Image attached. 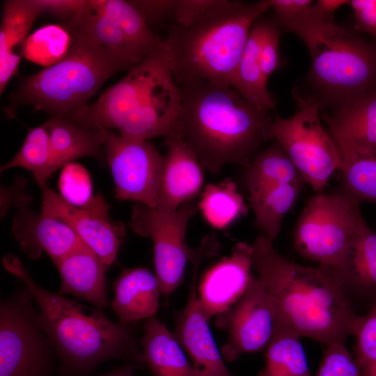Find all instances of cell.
Wrapping results in <instances>:
<instances>
[{"label": "cell", "mask_w": 376, "mask_h": 376, "mask_svg": "<svg viewBox=\"0 0 376 376\" xmlns=\"http://www.w3.org/2000/svg\"><path fill=\"white\" fill-rule=\"evenodd\" d=\"M253 268L272 300L279 330L320 343H345L363 316L346 295L335 269L305 266L282 256L260 235L251 244Z\"/></svg>", "instance_id": "1"}, {"label": "cell", "mask_w": 376, "mask_h": 376, "mask_svg": "<svg viewBox=\"0 0 376 376\" xmlns=\"http://www.w3.org/2000/svg\"><path fill=\"white\" fill-rule=\"evenodd\" d=\"M179 86L181 109L171 136L182 139L213 174L228 164L247 168L268 140L269 110L230 85L192 80Z\"/></svg>", "instance_id": "2"}, {"label": "cell", "mask_w": 376, "mask_h": 376, "mask_svg": "<svg viewBox=\"0 0 376 376\" xmlns=\"http://www.w3.org/2000/svg\"><path fill=\"white\" fill-rule=\"evenodd\" d=\"M4 268L19 279L38 305V324L51 341L66 376H87L113 359L142 363L130 324L116 322L101 311L90 309L47 290L31 276L21 260L8 254Z\"/></svg>", "instance_id": "3"}, {"label": "cell", "mask_w": 376, "mask_h": 376, "mask_svg": "<svg viewBox=\"0 0 376 376\" xmlns=\"http://www.w3.org/2000/svg\"><path fill=\"white\" fill-rule=\"evenodd\" d=\"M180 109V86L164 47L67 119L83 127L116 130L125 138L148 141L171 136Z\"/></svg>", "instance_id": "4"}, {"label": "cell", "mask_w": 376, "mask_h": 376, "mask_svg": "<svg viewBox=\"0 0 376 376\" xmlns=\"http://www.w3.org/2000/svg\"><path fill=\"white\" fill-rule=\"evenodd\" d=\"M269 8V0H220L194 22L173 24L164 41L177 84L202 80L231 86L251 27Z\"/></svg>", "instance_id": "5"}, {"label": "cell", "mask_w": 376, "mask_h": 376, "mask_svg": "<svg viewBox=\"0 0 376 376\" xmlns=\"http://www.w3.org/2000/svg\"><path fill=\"white\" fill-rule=\"evenodd\" d=\"M297 36L311 56L305 86L295 89L306 88L294 95L298 103L333 110L376 91V43L336 24L333 17L311 22Z\"/></svg>", "instance_id": "6"}, {"label": "cell", "mask_w": 376, "mask_h": 376, "mask_svg": "<svg viewBox=\"0 0 376 376\" xmlns=\"http://www.w3.org/2000/svg\"><path fill=\"white\" fill-rule=\"evenodd\" d=\"M70 31L89 45L118 72L130 71L164 48V40L153 33L133 3L89 0Z\"/></svg>", "instance_id": "7"}, {"label": "cell", "mask_w": 376, "mask_h": 376, "mask_svg": "<svg viewBox=\"0 0 376 376\" xmlns=\"http://www.w3.org/2000/svg\"><path fill=\"white\" fill-rule=\"evenodd\" d=\"M72 37L71 48L63 60L22 81L15 95L19 103L67 118L118 72L82 39Z\"/></svg>", "instance_id": "8"}, {"label": "cell", "mask_w": 376, "mask_h": 376, "mask_svg": "<svg viewBox=\"0 0 376 376\" xmlns=\"http://www.w3.org/2000/svg\"><path fill=\"white\" fill-rule=\"evenodd\" d=\"M366 224L359 204L344 193L318 192L310 198L297 219L293 246L304 258L336 270Z\"/></svg>", "instance_id": "9"}, {"label": "cell", "mask_w": 376, "mask_h": 376, "mask_svg": "<svg viewBox=\"0 0 376 376\" xmlns=\"http://www.w3.org/2000/svg\"><path fill=\"white\" fill-rule=\"evenodd\" d=\"M288 118L275 116L267 130V139H274L297 169L304 182L322 192L332 174L340 170L342 158L330 134L321 123L320 108L299 103Z\"/></svg>", "instance_id": "10"}, {"label": "cell", "mask_w": 376, "mask_h": 376, "mask_svg": "<svg viewBox=\"0 0 376 376\" xmlns=\"http://www.w3.org/2000/svg\"><path fill=\"white\" fill-rule=\"evenodd\" d=\"M245 181L257 228L274 240L295 205L303 180L290 158L275 142L258 151L246 168Z\"/></svg>", "instance_id": "11"}, {"label": "cell", "mask_w": 376, "mask_h": 376, "mask_svg": "<svg viewBox=\"0 0 376 376\" xmlns=\"http://www.w3.org/2000/svg\"><path fill=\"white\" fill-rule=\"evenodd\" d=\"M25 288L1 302L0 376H51L55 350Z\"/></svg>", "instance_id": "12"}, {"label": "cell", "mask_w": 376, "mask_h": 376, "mask_svg": "<svg viewBox=\"0 0 376 376\" xmlns=\"http://www.w3.org/2000/svg\"><path fill=\"white\" fill-rule=\"evenodd\" d=\"M197 206L189 201L173 212H164L142 203L133 206L130 227L153 243L155 275L162 295H169L182 283L187 263L197 255L199 246L189 247L186 231Z\"/></svg>", "instance_id": "13"}, {"label": "cell", "mask_w": 376, "mask_h": 376, "mask_svg": "<svg viewBox=\"0 0 376 376\" xmlns=\"http://www.w3.org/2000/svg\"><path fill=\"white\" fill-rule=\"evenodd\" d=\"M103 148L111 169L115 196L156 207L164 157L148 141H135L104 130Z\"/></svg>", "instance_id": "14"}, {"label": "cell", "mask_w": 376, "mask_h": 376, "mask_svg": "<svg viewBox=\"0 0 376 376\" xmlns=\"http://www.w3.org/2000/svg\"><path fill=\"white\" fill-rule=\"evenodd\" d=\"M217 317V325L228 331V340L221 350L228 361L266 347L279 330L272 300L258 276H253L240 299Z\"/></svg>", "instance_id": "15"}, {"label": "cell", "mask_w": 376, "mask_h": 376, "mask_svg": "<svg viewBox=\"0 0 376 376\" xmlns=\"http://www.w3.org/2000/svg\"><path fill=\"white\" fill-rule=\"evenodd\" d=\"M41 212L67 224L107 268L115 262L125 230L121 223L110 218L109 205L100 195L89 207H79L45 186Z\"/></svg>", "instance_id": "16"}, {"label": "cell", "mask_w": 376, "mask_h": 376, "mask_svg": "<svg viewBox=\"0 0 376 376\" xmlns=\"http://www.w3.org/2000/svg\"><path fill=\"white\" fill-rule=\"evenodd\" d=\"M216 253L217 249L212 244L203 242L191 262L192 273L188 299L176 319L174 336L190 356L196 368L210 376H234L227 368L217 346L198 295L199 267L205 258Z\"/></svg>", "instance_id": "17"}, {"label": "cell", "mask_w": 376, "mask_h": 376, "mask_svg": "<svg viewBox=\"0 0 376 376\" xmlns=\"http://www.w3.org/2000/svg\"><path fill=\"white\" fill-rule=\"evenodd\" d=\"M251 244L237 243L231 253L214 265L199 285L198 297L206 318L219 315L242 296L253 276Z\"/></svg>", "instance_id": "18"}, {"label": "cell", "mask_w": 376, "mask_h": 376, "mask_svg": "<svg viewBox=\"0 0 376 376\" xmlns=\"http://www.w3.org/2000/svg\"><path fill=\"white\" fill-rule=\"evenodd\" d=\"M320 116L329 127L342 162L376 150V91Z\"/></svg>", "instance_id": "19"}, {"label": "cell", "mask_w": 376, "mask_h": 376, "mask_svg": "<svg viewBox=\"0 0 376 376\" xmlns=\"http://www.w3.org/2000/svg\"><path fill=\"white\" fill-rule=\"evenodd\" d=\"M167 152L156 207L173 212L191 201L204 182L202 166L185 141L175 136L165 138Z\"/></svg>", "instance_id": "20"}, {"label": "cell", "mask_w": 376, "mask_h": 376, "mask_svg": "<svg viewBox=\"0 0 376 376\" xmlns=\"http://www.w3.org/2000/svg\"><path fill=\"white\" fill-rule=\"evenodd\" d=\"M13 233L30 258L36 259L45 252L53 263L84 244L63 221L24 208L15 220Z\"/></svg>", "instance_id": "21"}, {"label": "cell", "mask_w": 376, "mask_h": 376, "mask_svg": "<svg viewBox=\"0 0 376 376\" xmlns=\"http://www.w3.org/2000/svg\"><path fill=\"white\" fill-rule=\"evenodd\" d=\"M54 264L61 277L58 294L72 295L90 303L98 311L107 307V267L85 244Z\"/></svg>", "instance_id": "22"}, {"label": "cell", "mask_w": 376, "mask_h": 376, "mask_svg": "<svg viewBox=\"0 0 376 376\" xmlns=\"http://www.w3.org/2000/svg\"><path fill=\"white\" fill-rule=\"evenodd\" d=\"M110 305L120 322L125 324L154 317L162 293L155 274L148 268H123L113 283Z\"/></svg>", "instance_id": "23"}, {"label": "cell", "mask_w": 376, "mask_h": 376, "mask_svg": "<svg viewBox=\"0 0 376 376\" xmlns=\"http://www.w3.org/2000/svg\"><path fill=\"white\" fill-rule=\"evenodd\" d=\"M42 8L39 0H9L3 4L0 27V93L24 56L30 29Z\"/></svg>", "instance_id": "24"}, {"label": "cell", "mask_w": 376, "mask_h": 376, "mask_svg": "<svg viewBox=\"0 0 376 376\" xmlns=\"http://www.w3.org/2000/svg\"><path fill=\"white\" fill-rule=\"evenodd\" d=\"M140 345L141 362L153 376H210L191 364L174 334L155 317L146 320Z\"/></svg>", "instance_id": "25"}, {"label": "cell", "mask_w": 376, "mask_h": 376, "mask_svg": "<svg viewBox=\"0 0 376 376\" xmlns=\"http://www.w3.org/2000/svg\"><path fill=\"white\" fill-rule=\"evenodd\" d=\"M335 271L350 300L352 297L376 303V232L368 224L355 236Z\"/></svg>", "instance_id": "26"}, {"label": "cell", "mask_w": 376, "mask_h": 376, "mask_svg": "<svg viewBox=\"0 0 376 376\" xmlns=\"http://www.w3.org/2000/svg\"><path fill=\"white\" fill-rule=\"evenodd\" d=\"M43 124L59 169L81 157L104 159V130L83 127L58 116H52Z\"/></svg>", "instance_id": "27"}, {"label": "cell", "mask_w": 376, "mask_h": 376, "mask_svg": "<svg viewBox=\"0 0 376 376\" xmlns=\"http://www.w3.org/2000/svg\"><path fill=\"white\" fill-rule=\"evenodd\" d=\"M263 17L253 24L238 63L231 86L250 102L267 110L274 109L276 101L267 90V81L260 63V47Z\"/></svg>", "instance_id": "28"}, {"label": "cell", "mask_w": 376, "mask_h": 376, "mask_svg": "<svg viewBox=\"0 0 376 376\" xmlns=\"http://www.w3.org/2000/svg\"><path fill=\"white\" fill-rule=\"evenodd\" d=\"M17 167L30 171L42 189L47 186L48 179L59 169L44 124L29 131L19 151L1 166L0 171L3 172Z\"/></svg>", "instance_id": "29"}, {"label": "cell", "mask_w": 376, "mask_h": 376, "mask_svg": "<svg viewBox=\"0 0 376 376\" xmlns=\"http://www.w3.org/2000/svg\"><path fill=\"white\" fill-rule=\"evenodd\" d=\"M300 336L279 330L266 347L265 361L259 376H310Z\"/></svg>", "instance_id": "30"}, {"label": "cell", "mask_w": 376, "mask_h": 376, "mask_svg": "<svg viewBox=\"0 0 376 376\" xmlns=\"http://www.w3.org/2000/svg\"><path fill=\"white\" fill-rule=\"evenodd\" d=\"M198 208L205 221L217 229L226 228L248 211L236 185L228 179L218 184L207 185Z\"/></svg>", "instance_id": "31"}, {"label": "cell", "mask_w": 376, "mask_h": 376, "mask_svg": "<svg viewBox=\"0 0 376 376\" xmlns=\"http://www.w3.org/2000/svg\"><path fill=\"white\" fill-rule=\"evenodd\" d=\"M340 191L357 203L376 205V150L342 162Z\"/></svg>", "instance_id": "32"}, {"label": "cell", "mask_w": 376, "mask_h": 376, "mask_svg": "<svg viewBox=\"0 0 376 376\" xmlns=\"http://www.w3.org/2000/svg\"><path fill=\"white\" fill-rule=\"evenodd\" d=\"M72 43L70 31L60 25L46 24L29 36L24 57L40 65L50 67L68 55Z\"/></svg>", "instance_id": "33"}, {"label": "cell", "mask_w": 376, "mask_h": 376, "mask_svg": "<svg viewBox=\"0 0 376 376\" xmlns=\"http://www.w3.org/2000/svg\"><path fill=\"white\" fill-rule=\"evenodd\" d=\"M58 187L61 196L75 207H89L98 196L93 194L88 171L78 163L71 162L63 166L58 180Z\"/></svg>", "instance_id": "34"}, {"label": "cell", "mask_w": 376, "mask_h": 376, "mask_svg": "<svg viewBox=\"0 0 376 376\" xmlns=\"http://www.w3.org/2000/svg\"><path fill=\"white\" fill-rule=\"evenodd\" d=\"M354 336L356 343L354 358L362 375L376 366V303L363 316Z\"/></svg>", "instance_id": "35"}, {"label": "cell", "mask_w": 376, "mask_h": 376, "mask_svg": "<svg viewBox=\"0 0 376 376\" xmlns=\"http://www.w3.org/2000/svg\"><path fill=\"white\" fill-rule=\"evenodd\" d=\"M316 376H361L354 358L344 343L327 345Z\"/></svg>", "instance_id": "36"}, {"label": "cell", "mask_w": 376, "mask_h": 376, "mask_svg": "<svg viewBox=\"0 0 376 376\" xmlns=\"http://www.w3.org/2000/svg\"><path fill=\"white\" fill-rule=\"evenodd\" d=\"M281 28L274 19L263 18L260 58L263 74L268 80L281 65L279 43Z\"/></svg>", "instance_id": "37"}, {"label": "cell", "mask_w": 376, "mask_h": 376, "mask_svg": "<svg viewBox=\"0 0 376 376\" xmlns=\"http://www.w3.org/2000/svg\"><path fill=\"white\" fill-rule=\"evenodd\" d=\"M274 11V20L282 29L297 19L313 5L311 0H269Z\"/></svg>", "instance_id": "38"}, {"label": "cell", "mask_w": 376, "mask_h": 376, "mask_svg": "<svg viewBox=\"0 0 376 376\" xmlns=\"http://www.w3.org/2000/svg\"><path fill=\"white\" fill-rule=\"evenodd\" d=\"M220 0H178L173 19L179 25L189 24L219 3Z\"/></svg>", "instance_id": "39"}, {"label": "cell", "mask_w": 376, "mask_h": 376, "mask_svg": "<svg viewBox=\"0 0 376 376\" xmlns=\"http://www.w3.org/2000/svg\"><path fill=\"white\" fill-rule=\"evenodd\" d=\"M355 29L376 37V0H352Z\"/></svg>", "instance_id": "40"}, {"label": "cell", "mask_w": 376, "mask_h": 376, "mask_svg": "<svg viewBox=\"0 0 376 376\" xmlns=\"http://www.w3.org/2000/svg\"><path fill=\"white\" fill-rule=\"evenodd\" d=\"M148 24L168 17H173L178 0L132 1Z\"/></svg>", "instance_id": "41"}, {"label": "cell", "mask_w": 376, "mask_h": 376, "mask_svg": "<svg viewBox=\"0 0 376 376\" xmlns=\"http://www.w3.org/2000/svg\"><path fill=\"white\" fill-rule=\"evenodd\" d=\"M43 12L49 11L60 16L70 17L72 22L82 9L85 1L39 0Z\"/></svg>", "instance_id": "42"}, {"label": "cell", "mask_w": 376, "mask_h": 376, "mask_svg": "<svg viewBox=\"0 0 376 376\" xmlns=\"http://www.w3.org/2000/svg\"><path fill=\"white\" fill-rule=\"evenodd\" d=\"M349 1L345 0H318L314 1V7L323 15L332 17L334 12Z\"/></svg>", "instance_id": "43"}, {"label": "cell", "mask_w": 376, "mask_h": 376, "mask_svg": "<svg viewBox=\"0 0 376 376\" xmlns=\"http://www.w3.org/2000/svg\"><path fill=\"white\" fill-rule=\"evenodd\" d=\"M136 367L137 364L128 363L99 376H134V372Z\"/></svg>", "instance_id": "44"}, {"label": "cell", "mask_w": 376, "mask_h": 376, "mask_svg": "<svg viewBox=\"0 0 376 376\" xmlns=\"http://www.w3.org/2000/svg\"><path fill=\"white\" fill-rule=\"evenodd\" d=\"M361 376H376V366L367 373L362 375Z\"/></svg>", "instance_id": "45"}, {"label": "cell", "mask_w": 376, "mask_h": 376, "mask_svg": "<svg viewBox=\"0 0 376 376\" xmlns=\"http://www.w3.org/2000/svg\"><path fill=\"white\" fill-rule=\"evenodd\" d=\"M56 376H66V375L63 374V373H61V374H59L58 375H56Z\"/></svg>", "instance_id": "46"}]
</instances>
